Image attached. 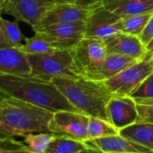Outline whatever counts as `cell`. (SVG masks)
Wrapping results in <instances>:
<instances>
[{
  "mask_svg": "<svg viewBox=\"0 0 153 153\" xmlns=\"http://www.w3.org/2000/svg\"><path fill=\"white\" fill-rule=\"evenodd\" d=\"M103 6L121 18L153 13V0H107Z\"/></svg>",
  "mask_w": 153,
  "mask_h": 153,
  "instance_id": "17",
  "label": "cell"
},
{
  "mask_svg": "<svg viewBox=\"0 0 153 153\" xmlns=\"http://www.w3.org/2000/svg\"><path fill=\"white\" fill-rule=\"evenodd\" d=\"M31 75L51 81L55 77H78L74 70L70 49L44 54H27Z\"/></svg>",
  "mask_w": 153,
  "mask_h": 153,
  "instance_id": "4",
  "label": "cell"
},
{
  "mask_svg": "<svg viewBox=\"0 0 153 153\" xmlns=\"http://www.w3.org/2000/svg\"><path fill=\"white\" fill-rule=\"evenodd\" d=\"M119 134L153 152V124L135 123L121 129Z\"/></svg>",
  "mask_w": 153,
  "mask_h": 153,
  "instance_id": "19",
  "label": "cell"
},
{
  "mask_svg": "<svg viewBox=\"0 0 153 153\" xmlns=\"http://www.w3.org/2000/svg\"><path fill=\"white\" fill-rule=\"evenodd\" d=\"M107 115L108 122L120 131L136 123V103L130 96H112L107 105Z\"/></svg>",
  "mask_w": 153,
  "mask_h": 153,
  "instance_id": "11",
  "label": "cell"
},
{
  "mask_svg": "<svg viewBox=\"0 0 153 153\" xmlns=\"http://www.w3.org/2000/svg\"><path fill=\"white\" fill-rule=\"evenodd\" d=\"M88 145L96 146L106 153L110 152H134L153 153L152 150L138 144L120 134L97 138L92 141H87Z\"/></svg>",
  "mask_w": 153,
  "mask_h": 153,
  "instance_id": "15",
  "label": "cell"
},
{
  "mask_svg": "<svg viewBox=\"0 0 153 153\" xmlns=\"http://www.w3.org/2000/svg\"><path fill=\"white\" fill-rule=\"evenodd\" d=\"M51 81L78 112L108 121L107 105L113 95L103 82L83 77H55Z\"/></svg>",
  "mask_w": 153,
  "mask_h": 153,
  "instance_id": "3",
  "label": "cell"
},
{
  "mask_svg": "<svg viewBox=\"0 0 153 153\" xmlns=\"http://www.w3.org/2000/svg\"><path fill=\"white\" fill-rule=\"evenodd\" d=\"M107 0H75L74 4L83 6V7L93 8V7L102 5Z\"/></svg>",
  "mask_w": 153,
  "mask_h": 153,
  "instance_id": "29",
  "label": "cell"
},
{
  "mask_svg": "<svg viewBox=\"0 0 153 153\" xmlns=\"http://www.w3.org/2000/svg\"><path fill=\"white\" fill-rule=\"evenodd\" d=\"M94 8L95 7H83L76 4H58L51 5L48 8L42 18L32 30L36 31L54 24L86 22Z\"/></svg>",
  "mask_w": 153,
  "mask_h": 153,
  "instance_id": "9",
  "label": "cell"
},
{
  "mask_svg": "<svg viewBox=\"0 0 153 153\" xmlns=\"http://www.w3.org/2000/svg\"><path fill=\"white\" fill-rule=\"evenodd\" d=\"M0 13V28L7 47L20 48L26 41V37L19 27V21H9L2 17Z\"/></svg>",
  "mask_w": 153,
  "mask_h": 153,
  "instance_id": "20",
  "label": "cell"
},
{
  "mask_svg": "<svg viewBox=\"0 0 153 153\" xmlns=\"http://www.w3.org/2000/svg\"><path fill=\"white\" fill-rule=\"evenodd\" d=\"M152 13L122 17L119 21V31L140 37L145 29Z\"/></svg>",
  "mask_w": 153,
  "mask_h": 153,
  "instance_id": "23",
  "label": "cell"
},
{
  "mask_svg": "<svg viewBox=\"0 0 153 153\" xmlns=\"http://www.w3.org/2000/svg\"><path fill=\"white\" fill-rule=\"evenodd\" d=\"M8 138H12V137H9V136H7V135H4V134H1V133H0V140L8 139Z\"/></svg>",
  "mask_w": 153,
  "mask_h": 153,
  "instance_id": "34",
  "label": "cell"
},
{
  "mask_svg": "<svg viewBox=\"0 0 153 153\" xmlns=\"http://www.w3.org/2000/svg\"><path fill=\"white\" fill-rule=\"evenodd\" d=\"M31 38L26 39L25 43L20 48L26 54H44L58 50H67L49 34L43 30L34 31Z\"/></svg>",
  "mask_w": 153,
  "mask_h": 153,
  "instance_id": "18",
  "label": "cell"
},
{
  "mask_svg": "<svg viewBox=\"0 0 153 153\" xmlns=\"http://www.w3.org/2000/svg\"><path fill=\"white\" fill-rule=\"evenodd\" d=\"M133 99L153 98V73H152L130 95Z\"/></svg>",
  "mask_w": 153,
  "mask_h": 153,
  "instance_id": "26",
  "label": "cell"
},
{
  "mask_svg": "<svg viewBox=\"0 0 153 153\" xmlns=\"http://www.w3.org/2000/svg\"><path fill=\"white\" fill-rule=\"evenodd\" d=\"M53 113L18 99L5 97L0 102V133L9 137L50 133Z\"/></svg>",
  "mask_w": 153,
  "mask_h": 153,
  "instance_id": "2",
  "label": "cell"
},
{
  "mask_svg": "<svg viewBox=\"0 0 153 153\" xmlns=\"http://www.w3.org/2000/svg\"><path fill=\"white\" fill-rule=\"evenodd\" d=\"M108 54H119L142 60L148 53L140 37L118 32L105 41Z\"/></svg>",
  "mask_w": 153,
  "mask_h": 153,
  "instance_id": "12",
  "label": "cell"
},
{
  "mask_svg": "<svg viewBox=\"0 0 153 153\" xmlns=\"http://www.w3.org/2000/svg\"><path fill=\"white\" fill-rule=\"evenodd\" d=\"M87 146L84 142L64 135H56L45 153H77Z\"/></svg>",
  "mask_w": 153,
  "mask_h": 153,
  "instance_id": "21",
  "label": "cell"
},
{
  "mask_svg": "<svg viewBox=\"0 0 153 153\" xmlns=\"http://www.w3.org/2000/svg\"><path fill=\"white\" fill-rule=\"evenodd\" d=\"M0 153H32L30 152L22 142L8 138L0 140Z\"/></svg>",
  "mask_w": 153,
  "mask_h": 153,
  "instance_id": "27",
  "label": "cell"
},
{
  "mask_svg": "<svg viewBox=\"0 0 153 153\" xmlns=\"http://www.w3.org/2000/svg\"><path fill=\"white\" fill-rule=\"evenodd\" d=\"M140 39L145 45H147L153 39V13L150 17V20H149L145 29L143 30V33L141 34Z\"/></svg>",
  "mask_w": 153,
  "mask_h": 153,
  "instance_id": "28",
  "label": "cell"
},
{
  "mask_svg": "<svg viewBox=\"0 0 153 153\" xmlns=\"http://www.w3.org/2000/svg\"><path fill=\"white\" fill-rule=\"evenodd\" d=\"M136 103L138 118L136 123L153 124V98L134 99Z\"/></svg>",
  "mask_w": 153,
  "mask_h": 153,
  "instance_id": "25",
  "label": "cell"
},
{
  "mask_svg": "<svg viewBox=\"0 0 153 153\" xmlns=\"http://www.w3.org/2000/svg\"><path fill=\"white\" fill-rule=\"evenodd\" d=\"M153 73V54L149 52L142 59L130 65L103 83L113 96H130L134 90Z\"/></svg>",
  "mask_w": 153,
  "mask_h": 153,
  "instance_id": "5",
  "label": "cell"
},
{
  "mask_svg": "<svg viewBox=\"0 0 153 153\" xmlns=\"http://www.w3.org/2000/svg\"><path fill=\"white\" fill-rule=\"evenodd\" d=\"M5 97H6V96H5L4 94H3L2 92H0V102H1V101H2Z\"/></svg>",
  "mask_w": 153,
  "mask_h": 153,
  "instance_id": "35",
  "label": "cell"
},
{
  "mask_svg": "<svg viewBox=\"0 0 153 153\" xmlns=\"http://www.w3.org/2000/svg\"><path fill=\"white\" fill-rule=\"evenodd\" d=\"M70 51L74 73L78 77L83 78L94 73L108 55L104 40L91 38H83Z\"/></svg>",
  "mask_w": 153,
  "mask_h": 153,
  "instance_id": "6",
  "label": "cell"
},
{
  "mask_svg": "<svg viewBox=\"0 0 153 153\" xmlns=\"http://www.w3.org/2000/svg\"><path fill=\"white\" fill-rule=\"evenodd\" d=\"M48 7L46 0H4L2 13L28 23L33 29Z\"/></svg>",
  "mask_w": 153,
  "mask_h": 153,
  "instance_id": "10",
  "label": "cell"
},
{
  "mask_svg": "<svg viewBox=\"0 0 153 153\" xmlns=\"http://www.w3.org/2000/svg\"><path fill=\"white\" fill-rule=\"evenodd\" d=\"M6 47H7V45H6V43H5V40H4V38L2 30H1V28H0V48H6Z\"/></svg>",
  "mask_w": 153,
  "mask_h": 153,
  "instance_id": "32",
  "label": "cell"
},
{
  "mask_svg": "<svg viewBox=\"0 0 153 153\" xmlns=\"http://www.w3.org/2000/svg\"><path fill=\"white\" fill-rule=\"evenodd\" d=\"M146 48H147V50L151 53L153 54V39L146 45Z\"/></svg>",
  "mask_w": 153,
  "mask_h": 153,
  "instance_id": "33",
  "label": "cell"
},
{
  "mask_svg": "<svg viewBox=\"0 0 153 153\" xmlns=\"http://www.w3.org/2000/svg\"><path fill=\"white\" fill-rule=\"evenodd\" d=\"M137 61L139 60L119 54H108L101 65L86 79L97 82L107 81L116 76Z\"/></svg>",
  "mask_w": 153,
  "mask_h": 153,
  "instance_id": "16",
  "label": "cell"
},
{
  "mask_svg": "<svg viewBox=\"0 0 153 153\" xmlns=\"http://www.w3.org/2000/svg\"><path fill=\"white\" fill-rule=\"evenodd\" d=\"M56 134L52 133L30 134L23 136V144L32 153H45Z\"/></svg>",
  "mask_w": 153,
  "mask_h": 153,
  "instance_id": "24",
  "label": "cell"
},
{
  "mask_svg": "<svg viewBox=\"0 0 153 153\" xmlns=\"http://www.w3.org/2000/svg\"><path fill=\"white\" fill-rule=\"evenodd\" d=\"M121 17L106 9L103 4L95 7L86 20L84 38L106 40L119 31Z\"/></svg>",
  "mask_w": 153,
  "mask_h": 153,
  "instance_id": "8",
  "label": "cell"
},
{
  "mask_svg": "<svg viewBox=\"0 0 153 153\" xmlns=\"http://www.w3.org/2000/svg\"><path fill=\"white\" fill-rule=\"evenodd\" d=\"M49 6L58 4H74L75 0H46Z\"/></svg>",
  "mask_w": 153,
  "mask_h": 153,
  "instance_id": "31",
  "label": "cell"
},
{
  "mask_svg": "<svg viewBox=\"0 0 153 153\" xmlns=\"http://www.w3.org/2000/svg\"><path fill=\"white\" fill-rule=\"evenodd\" d=\"M85 27V22H74L49 25L38 30H43L49 34L57 40L65 49H71L84 38Z\"/></svg>",
  "mask_w": 153,
  "mask_h": 153,
  "instance_id": "13",
  "label": "cell"
},
{
  "mask_svg": "<svg viewBox=\"0 0 153 153\" xmlns=\"http://www.w3.org/2000/svg\"><path fill=\"white\" fill-rule=\"evenodd\" d=\"M4 2V0H0V13H2V7H3Z\"/></svg>",
  "mask_w": 153,
  "mask_h": 153,
  "instance_id": "36",
  "label": "cell"
},
{
  "mask_svg": "<svg viewBox=\"0 0 153 153\" xmlns=\"http://www.w3.org/2000/svg\"><path fill=\"white\" fill-rule=\"evenodd\" d=\"M0 92L6 97L31 103L52 113L62 110L77 111L52 81L43 80L31 74H0Z\"/></svg>",
  "mask_w": 153,
  "mask_h": 153,
  "instance_id": "1",
  "label": "cell"
},
{
  "mask_svg": "<svg viewBox=\"0 0 153 153\" xmlns=\"http://www.w3.org/2000/svg\"><path fill=\"white\" fill-rule=\"evenodd\" d=\"M90 117L78 111H57L53 113L48 125L49 132L86 143L89 141L87 126Z\"/></svg>",
  "mask_w": 153,
  "mask_h": 153,
  "instance_id": "7",
  "label": "cell"
},
{
  "mask_svg": "<svg viewBox=\"0 0 153 153\" xmlns=\"http://www.w3.org/2000/svg\"><path fill=\"white\" fill-rule=\"evenodd\" d=\"M87 134L89 141H92L97 138L117 135L119 134V130L108 121L90 117L87 126Z\"/></svg>",
  "mask_w": 153,
  "mask_h": 153,
  "instance_id": "22",
  "label": "cell"
},
{
  "mask_svg": "<svg viewBox=\"0 0 153 153\" xmlns=\"http://www.w3.org/2000/svg\"><path fill=\"white\" fill-rule=\"evenodd\" d=\"M88 145V144H87ZM77 153H106L103 151H101L100 149H99L96 146H91V145H88L85 149L82 150L81 152Z\"/></svg>",
  "mask_w": 153,
  "mask_h": 153,
  "instance_id": "30",
  "label": "cell"
},
{
  "mask_svg": "<svg viewBox=\"0 0 153 153\" xmlns=\"http://www.w3.org/2000/svg\"><path fill=\"white\" fill-rule=\"evenodd\" d=\"M110 153H134V152H110Z\"/></svg>",
  "mask_w": 153,
  "mask_h": 153,
  "instance_id": "37",
  "label": "cell"
},
{
  "mask_svg": "<svg viewBox=\"0 0 153 153\" xmlns=\"http://www.w3.org/2000/svg\"><path fill=\"white\" fill-rule=\"evenodd\" d=\"M0 74L30 75L31 70L27 54L17 48H0Z\"/></svg>",
  "mask_w": 153,
  "mask_h": 153,
  "instance_id": "14",
  "label": "cell"
}]
</instances>
